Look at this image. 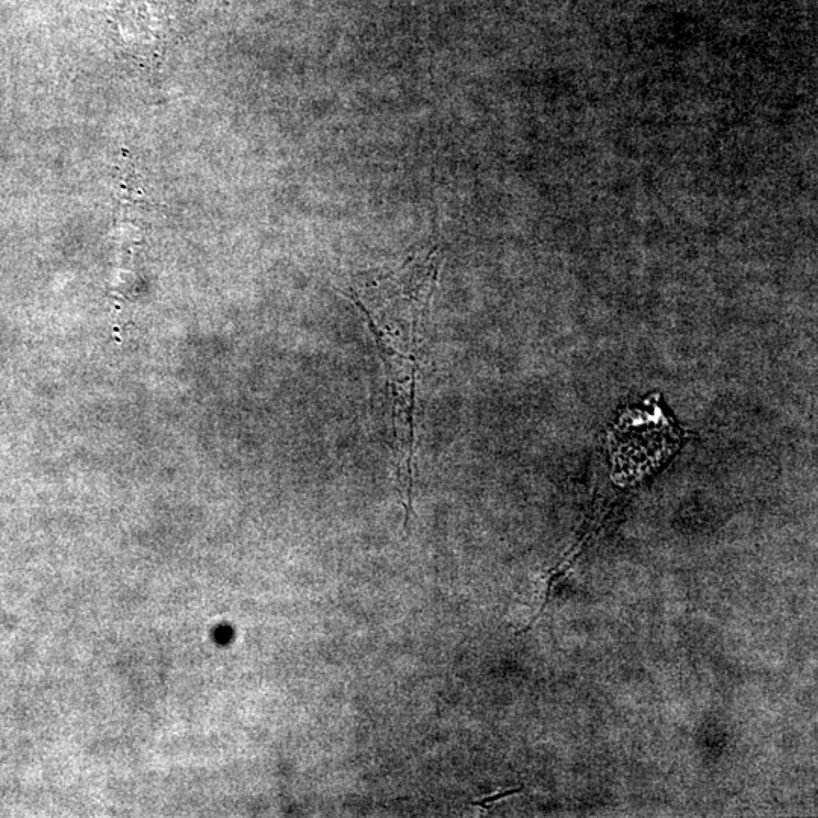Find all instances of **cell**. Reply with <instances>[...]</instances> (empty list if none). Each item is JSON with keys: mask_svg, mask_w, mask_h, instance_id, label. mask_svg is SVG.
I'll return each mask as SVG.
<instances>
[{"mask_svg": "<svg viewBox=\"0 0 818 818\" xmlns=\"http://www.w3.org/2000/svg\"><path fill=\"white\" fill-rule=\"evenodd\" d=\"M523 788H513V790H503L500 793L493 794V796L484 797V799L476 800L473 802V805L479 806V808L484 809V811H490L491 805L493 803L499 802L500 799H505V797L514 796V794L522 793Z\"/></svg>", "mask_w": 818, "mask_h": 818, "instance_id": "cell-2", "label": "cell"}, {"mask_svg": "<svg viewBox=\"0 0 818 818\" xmlns=\"http://www.w3.org/2000/svg\"><path fill=\"white\" fill-rule=\"evenodd\" d=\"M440 266V247H431L414 253L397 269L360 279L344 291L366 317L387 370L397 470L406 487L405 525L413 509L420 360Z\"/></svg>", "mask_w": 818, "mask_h": 818, "instance_id": "cell-1", "label": "cell"}]
</instances>
